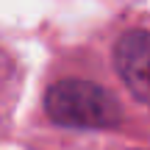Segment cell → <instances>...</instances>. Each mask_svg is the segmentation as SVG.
<instances>
[{"mask_svg":"<svg viewBox=\"0 0 150 150\" xmlns=\"http://www.w3.org/2000/svg\"><path fill=\"white\" fill-rule=\"evenodd\" d=\"M50 120L67 128H114L122 120L117 100L103 86L81 78L59 81L45 95Z\"/></svg>","mask_w":150,"mask_h":150,"instance_id":"obj_1","label":"cell"},{"mask_svg":"<svg viewBox=\"0 0 150 150\" xmlns=\"http://www.w3.org/2000/svg\"><path fill=\"white\" fill-rule=\"evenodd\" d=\"M114 61H117V70L122 75L125 86L134 92V97L150 106V33L145 31L125 33L117 42Z\"/></svg>","mask_w":150,"mask_h":150,"instance_id":"obj_2","label":"cell"}]
</instances>
